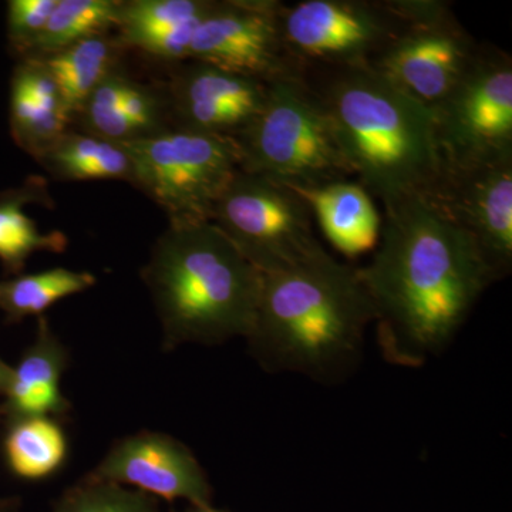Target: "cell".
<instances>
[{"label": "cell", "mask_w": 512, "mask_h": 512, "mask_svg": "<svg viewBox=\"0 0 512 512\" xmlns=\"http://www.w3.org/2000/svg\"><path fill=\"white\" fill-rule=\"evenodd\" d=\"M357 272L383 359L407 369L440 356L495 282L476 242L424 195L384 211L375 254Z\"/></svg>", "instance_id": "1"}, {"label": "cell", "mask_w": 512, "mask_h": 512, "mask_svg": "<svg viewBox=\"0 0 512 512\" xmlns=\"http://www.w3.org/2000/svg\"><path fill=\"white\" fill-rule=\"evenodd\" d=\"M375 309L357 268L325 251L286 271L262 274L249 353L266 373L338 384L359 366Z\"/></svg>", "instance_id": "2"}, {"label": "cell", "mask_w": 512, "mask_h": 512, "mask_svg": "<svg viewBox=\"0 0 512 512\" xmlns=\"http://www.w3.org/2000/svg\"><path fill=\"white\" fill-rule=\"evenodd\" d=\"M312 83L357 183L384 211L429 194L443 170L433 110L366 67L323 70Z\"/></svg>", "instance_id": "3"}, {"label": "cell", "mask_w": 512, "mask_h": 512, "mask_svg": "<svg viewBox=\"0 0 512 512\" xmlns=\"http://www.w3.org/2000/svg\"><path fill=\"white\" fill-rule=\"evenodd\" d=\"M141 278L163 332V349L247 339L262 274L214 222L170 225L151 248Z\"/></svg>", "instance_id": "4"}, {"label": "cell", "mask_w": 512, "mask_h": 512, "mask_svg": "<svg viewBox=\"0 0 512 512\" xmlns=\"http://www.w3.org/2000/svg\"><path fill=\"white\" fill-rule=\"evenodd\" d=\"M235 141L239 170L291 188L353 177L308 76L269 82L264 106Z\"/></svg>", "instance_id": "5"}, {"label": "cell", "mask_w": 512, "mask_h": 512, "mask_svg": "<svg viewBox=\"0 0 512 512\" xmlns=\"http://www.w3.org/2000/svg\"><path fill=\"white\" fill-rule=\"evenodd\" d=\"M133 178L168 215L170 225L212 221L215 205L239 171L234 137L180 130L123 141Z\"/></svg>", "instance_id": "6"}, {"label": "cell", "mask_w": 512, "mask_h": 512, "mask_svg": "<svg viewBox=\"0 0 512 512\" xmlns=\"http://www.w3.org/2000/svg\"><path fill=\"white\" fill-rule=\"evenodd\" d=\"M211 222L261 274L286 271L325 251L298 192L242 170L215 205Z\"/></svg>", "instance_id": "7"}, {"label": "cell", "mask_w": 512, "mask_h": 512, "mask_svg": "<svg viewBox=\"0 0 512 512\" xmlns=\"http://www.w3.org/2000/svg\"><path fill=\"white\" fill-rule=\"evenodd\" d=\"M403 25L370 69L424 106L453 90L480 45L443 0H397Z\"/></svg>", "instance_id": "8"}, {"label": "cell", "mask_w": 512, "mask_h": 512, "mask_svg": "<svg viewBox=\"0 0 512 512\" xmlns=\"http://www.w3.org/2000/svg\"><path fill=\"white\" fill-rule=\"evenodd\" d=\"M446 165L494 163L512 158V59L480 45L450 93L433 107Z\"/></svg>", "instance_id": "9"}, {"label": "cell", "mask_w": 512, "mask_h": 512, "mask_svg": "<svg viewBox=\"0 0 512 512\" xmlns=\"http://www.w3.org/2000/svg\"><path fill=\"white\" fill-rule=\"evenodd\" d=\"M402 25L397 0H301L282 9L286 49L306 73L369 66Z\"/></svg>", "instance_id": "10"}, {"label": "cell", "mask_w": 512, "mask_h": 512, "mask_svg": "<svg viewBox=\"0 0 512 512\" xmlns=\"http://www.w3.org/2000/svg\"><path fill=\"white\" fill-rule=\"evenodd\" d=\"M284 6L278 0L212 2L192 37L188 59L265 83L306 76L285 46Z\"/></svg>", "instance_id": "11"}, {"label": "cell", "mask_w": 512, "mask_h": 512, "mask_svg": "<svg viewBox=\"0 0 512 512\" xmlns=\"http://www.w3.org/2000/svg\"><path fill=\"white\" fill-rule=\"evenodd\" d=\"M476 242L495 282L512 269V158L443 165L424 195Z\"/></svg>", "instance_id": "12"}, {"label": "cell", "mask_w": 512, "mask_h": 512, "mask_svg": "<svg viewBox=\"0 0 512 512\" xmlns=\"http://www.w3.org/2000/svg\"><path fill=\"white\" fill-rule=\"evenodd\" d=\"M86 476L168 503L212 505L211 483L200 460L183 441L160 431H138L117 440Z\"/></svg>", "instance_id": "13"}, {"label": "cell", "mask_w": 512, "mask_h": 512, "mask_svg": "<svg viewBox=\"0 0 512 512\" xmlns=\"http://www.w3.org/2000/svg\"><path fill=\"white\" fill-rule=\"evenodd\" d=\"M268 83L195 62L174 86L175 107L183 127L237 137L258 116Z\"/></svg>", "instance_id": "14"}, {"label": "cell", "mask_w": 512, "mask_h": 512, "mask_svg": "<svg viewBox=\"0 0 512 512\" xmlns=\"http://www.w3.org/2000/svg\"><path fill=\"white\" fill-rule=\"evenodd\" d=\"M292 190L305 200L313 220L340 254L356 258L376 248L383 215L363 185L338 180Z\"/></svg>", "instance_id": "15"}, {"label": "cell", "mask_w": 512, "mask_h": 512, "mask_svg": "<svg viewBox=\"0 0 512 512\" xmlns=\"http://www.w3.org/2000/svg\"><path fill=\"white\" fill-rule=\"evenodd\" d=\"M69 120L70 114L43 60L20 63L10 86V130L16 144L39 160L66 134Z\"/></svg>", "instance_id": "16"}, {"label": "cell", "mask_w": 512, "mask_h": 512, "mask_svg": "<svg viewBox=\"0 0 512 512\" xmlns=\"http://www.w3.org/2000/svg\"><path fill=\"white\" fill-rule=\"evenodd\" d=\"M69 350L40 316L35 342L12 370L6 390L8 412L12 417H60L72 404L64 397L60 382L69 366Z\"/></svg>", "instance_id": "17"}, {"label": "cell", "mask_w": 512, "mask_h": 512, "mask_svg": "<svg viewBox=\"0 0 512 512\" xmlns=\"http://www.w3.org/2000/svg\"><path fill=\"white\" fill-rule=\"evenodd\" d=\"M45 184L29 181L25 187L0 195V262L12 274H19L36 252L60 254L67 248L63 232H42L23 207L46 200Z\"/></svg>", "instance_id": "18"}, {"label": "cell", "mask_w": 512, "mask_h": 512, "mask_svg": "<svg viewBox=\"0 0 512 512\" xmlns=\"http://www.w3.org/2000/svg\"><path fill=\"white\" fill-rule=\"evenodd\" d=\"M39 161L60 180L131 181L133 178V164L126 148L97 136L66 133Z\"/></svg>", "instance_id": "19"}, {"label": "cell", "mask_w": 512, "mask_h": 512, "mask_svg": "<svg viewBox=\"0 0 512 512\" xmlns=\"http://www.w3.org/2000/svg\"><path fill=\"white\" fill-rule=\"evenodd\" d=\"M6 460L15 476L45 480L66 463L69 446L56 417H15L5 441Z\"/></svg>", "instance_id": "20"}, {"label": "cell", "mask_w": 512, "mask_h": 512, "mask_svg": "<svg viewBox=\"0 0 512 512\" xmlns=\"http://www.w3.org/2000/svg\"><path fill=\"white\" fill-rule=\"evenodd\" d=\"M113 56L109 40L94 36L43 60L70 116L82 111L93 90L109 76Z\"/></svg>", "instance_id": "21"}, {"label": "cell", "mask_w": 512, "mask_h": 512, "mask_svg": "<svg viewBox=\"0 0 512 512\" xmlns=\"http://www.w3.org/2000/svg\"><path fill=\"white\" fill-rule=\"evenodd\" d=\"M96 285V276L66 268H53L22 275L0 284V309L12 320L42 316L67 296L86 292Z\"/></svg>", "instance_id": "22"}, {"label": "cell", "mask_w": 512, "mask_h": 512, "mask_svg": "<svg viewBox=\"0 0 512 512\" xmlns=\"http://www.w3.org/2000/svg\"><path fill=\"white\" fill-rule=\"evenodd\" d=\"M121 2L114 0H59L45 30L28 53L55 55L66 47L119 25Z\"/></svg>", "instance_id": "23"}, {"label": "cell", "mask_w": 512, "mask_h": 512, "mask_svg": "<svg viewBox=\"0 0 512 512\" xmlns=\"http://www.w3.org/2000/svg\"><path fill=\"white\" fill-rule=\"evenodd\" d=\"M211 5L205 0H134L121 3L117 26L134 45L141 37L204 18Z\"/></svg>", "instance_id": "24"}, {"label": "cell", "mask_w": 512, "mask_h": 512, "mask_svg": "<svg viewBox=\"0 0 512 512\" xmlns=\"http://www.w3.org/2000/svg\"><path fill=\"white\" fill-rule=\"evenodd\" d=\"M52 512H163L160 501L124 485L84 476L67 488Z\"/></svg>", "instance_id": "25"}, {"label": "cell", "mask_w": 512, "mask_h": 512, "mask_svg": "<svg viewBox=\"0 0 512 512\" xmlns=\"http://www.w3.org/2000/svg\"><path fill=\"white\" fill-rule=\"evenodd\" d=\"M126 84V77L111 72L84 103L82 111L94 136L114 143L140 138L136 127L121 110V99Z\"/></svg>", "instance_id": "26"}, {"label": "cell", "mask_w": 512, "mask_h": 512, "mask_svg": "<svg viewBox=\"0 0 512 512\" xmlns=\"http://www.w3.org/2000/svg\"><path fill=\"white\" fill-rule=\"evenodd\" d=\"M59 0H10L8 35L20 53H28L45 30Z\"/></svg>", "instance_id": "27"}, {"label": "cell", "mask_w": 512, "mask_h": 512, "mask_svg": "<svg viewBox=\"0 0 512 512\" xmlns=\"http://www.w3.org/2000/svg\"><path fill=\"white\" fill-rule=\"evenodd\" d=\"M201 20H192V22L174 26V28L163 30V32L141 37L134 43V46L146 50L151 55L165 57V59H188L192 37H194Z\"/></svg>", "instance_id": "28"}, {"label": "cell", "mask_w": 512, "mask_h": 512, "mask_svg": "<svg viewBox=\"0 0 512 512\" xmlns=\"http://www.w3.org/2000/svg\"><path fill=\"white\" fill-rule=\"evenodd\" d=\"M121 110L136 127L140 137L153 136L151 130H154L158 120V104L153 94L127 80L121 99Z\"/></svg>", "instance_id": "29"}, {"label": "cell", "mask_w": 512, "mask_h": 512, "mask_svg": "<svg viewBox=\"0 0 512 512\" xmlns=\"http://www.w3.org/2000/svg\"><path fill=\"white\" fill-rule=\"evenodd\" d=\"M12 370L2 359H0V393L8 390L10 379H12Z\"/></svg>", "instance_id": "30"}, {"label": "cell", "mask_w": 512, "mask_h": 512, "mask_svg": "<svg viewBox=\"0 0 512 512\" xmlns=\"http://www.w3.org/2000/svg\"><path fill=\"white\" fill-rule=\"evenodd\" d=\"M183 512H227L218 510L214 505H205V507H194V505H187Z\"/></svg>", "instance_id": "31"}, {"label": "cell", "mask_w": 512, "mask_h": 512, "mask_svg": "<svg viewBox=\"0 0 512 512\" xmlns=\"http://www.w3.org/2000/svg\"><path fill=\"white\" fill-rule=\"evenodd\" d=\"M0 512H3L2 508H0Z\"/></svg>", "instance_id": "32"}]
</instances>
